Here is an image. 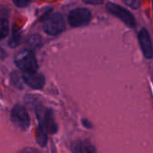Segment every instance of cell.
<instances>
[{
	"mask_svg": "<svg viewBox=\"0 0 153 153\" xmlns=\"http://www.w3.org/2000/svg\"><path fill=\"white\" fill-rule=\"evenodd\" d=\"M35 114L39 121L38 127L44 130L47 134H55L57 133L58 126L55 120L52 109L43 106H37L35 108Z\"/></svg>",
	"mask_w": 153,
	"mask_h": 153,
	"instance_id": "1",
	"label": "cell"
},
{
	"mask_svg": "<svg viewBox=\"0 0 153 153\" xmlns=\"http://www.w3.org/2000/svg\"><path fill=\"white\" fill-rule=\"evenodd\" d=\"M14 63L23 73L37 72L39 68L36 56L30 49H23L18 52L14 57Z\"/></svg>",
	"mask_w": 153,
	"mask_h": 153,
	"instance_id": "2",
	"label": "cell"
},
{
	"mask_svg": "<svg viewBox=\"0 0 153 153\" xmlns=\"http://www.w3.org/2000/svg\"><path fill=\"white\" fill-rule=\"evenodd\" d=\"M11 120L13 125L22 131H26L30 126V116L25 108L20 104L13 106L11 111Z\"/></svg>",
	"mask_w": 153,
	"mask_h": 153,
	"instance_id": "3",
	"label": "cell"
},
{
	"mask_svg": "<svg viewBox=\"0 0 153 153\" xmlns=\"http://www.w3.org/2000/svg\"><path fill=\"white\" fill-rule=\"evenodd\" d=\"M107 10L114 16L121 20L126 25H127L129 28H135L136 27V21L134 16L126 8H124L121 5H118L115 3H108L107 4Z\"/></svg>",
	"mask_w": 153,
	"mask_h": 153,
	"instance_id": "4",
	"label": "cell"
},
{
	"mask_svg": "<svg viewBox=\"0 0 153 153\" xmlns=\"http://www.w3.org/2000/svg\"><path fill=\"white\" fill-rule=\"evenodd\" d=\"M44 30L49 35H58L65 30V23L62 14L55 13L50 14L44 22Z\"/></svg>",
	"mask_w": 153,
	"mask_h": 153,
	"instance_id": "5",
	"label": "cell"
},
{
	"mask_svg": "<svg viewBox=\"0 0 153 153\" xmlns=\"http://www.w3.org/2000/svg\"><path fill=\"white\" fill-rule=\"evenodd\" d=\"M91 13L86 8H76L68 15V22L73 27H82L90 23Z\"/></svg>",
	"mask_w": 153,
	"mask_h": 153,
	"instance_id": "6",
	"label": "cell"
},
{
	"mask_svg": "<svg viewBox=\"0 0 153 153\" xmlns=\"http://www.w3.org/2000/svg\"><path fill=\"white\" fill-rule=\"evenodd\" d=\"M22 78L24 83L34 90H41L45 85V77L38 72L23 73Z\"/></svg>",
	"mask_w": 153,
	"mask_h": 153,
	"instance_id": "7",
	"label": "cell"
},
{
	"mask_svg": "<svg viewBox=\"0 0 153 153\" xmlns=\"http://www.w3.org/2000/svg\"><path fill=\"white\" fill-rule=\"evenodd\" d=\"M138 40L142 48V51L144 56L148 59L152 58L153 56V48L151 37L149 32L145 29H142L138 34Z\"/></svg>",
	"mask_w": 153,
	"mask_h": 153,
	"instance_id": "8",
	"label": "cell"
},
{
	"mask_svg": "<svg viewBox=\"0 0 153 153\" xmlns=\"http://www.w3.org/2000/svg\"><path fill=\"white\" fill-rule=\"evenodd\" d=\"M72 153H97L93 144L87 140H77L71 144Z\"/></svg>",
	"mask_w": 153,
	"mask_h": 153,
	"instance_id": "9",
	"label": "cell"
},
{
	"mask_svg": "<svg viewBox=\"0 0 153 153\" xmlns=\"http://www.w3.org/2000/svg\"><path fill=\"white\" fill-rule=\"evenodd\" d=\"M11 82L16 88H18L19 90H22L23 88V84H24L22 74H21L18 72H13L11 74Z\"/></svg>",
	"mask_w": 153,
	"mask_h": 153,
	"instance_id": "10",
	"label": "cell"
},
{
	"mask_svg": "<svg viewBox=\"0 0 153 153\" xmlns=\"http://www.w3.org/2000/svg\"><path fill=\"white\" fill-rule=\"evenodd\" d=\"M35 137H36V141L37 143L41 146V147H45L47 143H48V134L42 130L41 128L38 127L37 130H36V134H35Z\"/></svg>",
	"mask_w": 153,
	"mask_h": 153,
	"instance_id": "11",
	"label": "cell"
},
{
	"mask_svg": "<svg viewBox=\"0 0 153 153\" xmlns=\"http://www.w3.org/2000/svg\"><path fill=\"white\" fill-rule=\"evenodd\" d=\"M9 31L8 22L5 19H0V40L4 39Z\"/></svg>",
	"mask_w": 153,
	"mask_h": 153,
	"instance_id": "12",
	"label": "cell"
},
{
	"mask_svg": "<svg viewBox=\"0 0 153 153\" xmlns=\"http://www.w3.org/2000/svg\"><path fill=\"white\" fill-rule=\"evenodd\" d=\"M20 42H21V34L19 31H15L13 32V36L9 39L8 45L10 48H16L20 44Z\"/></svg>",
	"mask_w": 153,
	"mask_h": 153,
	"instance_id": "13",
	"label": "cell"
},
{
	"mask_svg": "<svg viewBox=\"0 0 153 153\" xmlns=\"http://www.w3.org/2000/svg\"><path fill=\"white\" fill-rule=\"evenodd\" d=\"M39 43H40V38L37 35H33L30 37L27 40V44L30 48H36L38 45H39Z\"/></svg>",
	"mask_w": 153,
	"mask_h": 153,
	"instance_id": "14",
	"label": "cell"
},
{
	"mask_svg": "<svg viewBox=\"0 0 153 153\" xmlns=\"http://www.w3.org/2000/svg\"><path fill=\"white\" fill-rule=\"evenodd\" d=\"M126 5L133 9H138L140 6V0H122Z\"/></svg>",
	"mask_w": 153,
	"mask_h": 153,
	"instance_id": "15",
	"label": "cell"
},
{
	"mask_svg": "<svg viewBox=\"0 0 153 153\" xmlns=\"http://www.w3.org/2000/svg\"><path fill=\"white\" fill-rule=\"evenodd\" d=\"M13 2L18 7H26L30 3V0H13Z\"/></svg>",
	"mask_w": 153,
	"mask_h": 153,
	"instance_id": "16",
	"label": "cell"
},
{
	"mask_svg": "<svg viewBox=\"0 0 153 153\" xmlns=\"http://www.w3.org/2000/svg\"><path fill=\"white\" fill-rule=\"evenodd\" d=\"M17 153H42L40 151L34 148H23Z\"/></svg>",
	"mask_w": 153,
	"mask_h": 153,
	"instance_id": "17",
	"label": "cell"
},
{
	"mask_svg": "<svg viewBox=\"0 0 153 153\" xmlns=\"http://www.w3.org/2000/svg\"><path fill=\"white\" fill-rule=\"evenodd\" d=\"M85 4H101L104 0H82Z\"/></svg>",
	"mask_w": 153,
	"mask_h": 153,
	"instance_id": "18",
	"label": "cell"
},
{
	"mask_svg": "<svg viewBox=\"0 0 153 153\" xmlns=\"http://www.w3.org/2000/svg\"><path fill=\"white\" fill-rule=\"evenodd\" d=\"M82 125L86 127V128H92V126H91V123L87 120V119H83L82 120Z\"/></svg>",
	"mask_w": 153,
	"mask_h": 153,
	"instance_id": "19",
	"label": "cell"
}]
</instances>
